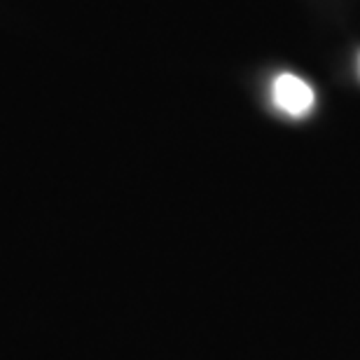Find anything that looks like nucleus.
I'll return each mask as SVG.
<instances>
[{
	"mask_svg": "<svg viewBox=\"0 0 360 360\" xmlns=\"http://www.w3.org/2000/svg\"><path fill=\"white\" fill-rule=\"evenodd\" d=\"M274 103L283 112L292 115V117H300V115H307L311 110L314 89L302 77L292 73H283L274 80Z\"/></svg>",
	"mask_w": 360,
	"mask_h": 360,
	"instance_id": "obj_1",
	"label": "nucleus"
}]
</instances>
